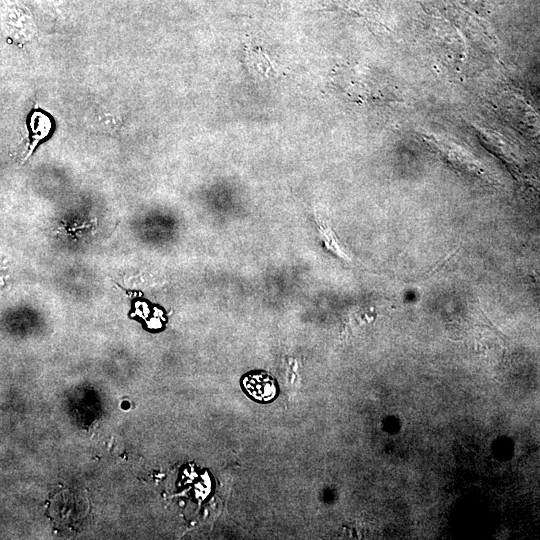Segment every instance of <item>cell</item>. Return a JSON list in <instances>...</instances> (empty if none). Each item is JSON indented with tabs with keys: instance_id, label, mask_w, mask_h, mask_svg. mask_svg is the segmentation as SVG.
<instances>
[{
	"instance_id": "obj_1",
	"label": "cell",
	"mask_w": 540,
	"mask_h": 540,
	"mask_svg": "<svg viewBox=\"0 0 540 540\" xmlns=\"http://www.w3.org/2000/svg\"><path fill=\"white\" fill-rule=\"evenodd\" d=\"M242 386L252 399L266 403L272 401L277 395L275 380L265 372H251L242 379Z\"/></svg>"
},
{
	"instance_id": "obj_2",
	"label": "cell",
	"mask_w": 540,
	"mask_h": 540,
	"mask_svg": "<svg viewBox=\"0 0 540 540\" xmlns=\"http://www.w3.org/2000/svg\"><path fill=\"white\" fill-rule=\"evenodd\" d=\"M319 229L326 247L332 252L336 253L340 258L349 261L350 258L342 251L334 232H332L329 227L323 225H319Z\"/></svg>"
},
{
	"instance_id": "obj_3",
	"label": "cell",
	"mask_w": 540,
	"mask_h": 540,
	"mask_svg": "<svg viewBox=\"0 0 540 540\" xmlns=\"http://www.w3.org/2000/svg\"><path fill=\"white\" fill-rule=\"evenodd\" d=\"M532 279L534 280V282L536 283L538 289L540 290V274L535 273V274L532 276Z\"/></svg>"
}]
</instances>
